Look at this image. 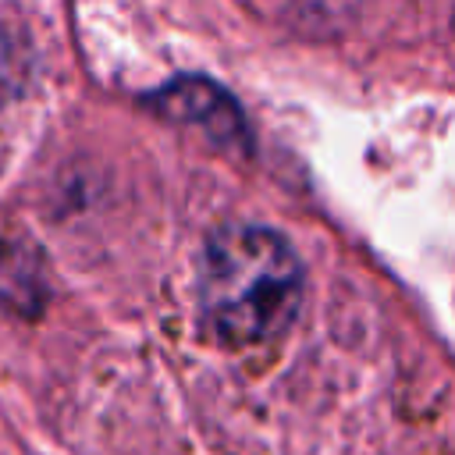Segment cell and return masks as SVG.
I'll return each mask as SVG.
<instances>
[{
  "label": "cell",
  "instance_id": "cell-1",
  "mask_svg": "<svg viewBox=\"0 0 455 455\" xmlns=\"http://www.w3.org/2000/svg\"><path fill=\"white\" fill-rule=\"evenodd\" d=\"M302 302V263L263 224L217 228L199 259V313L217 341L249 348L281 338Z\"/></svg>",
  "mask_w": 455,
  "mask_h": 455
}]
</instances>
